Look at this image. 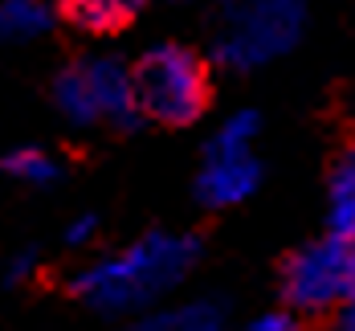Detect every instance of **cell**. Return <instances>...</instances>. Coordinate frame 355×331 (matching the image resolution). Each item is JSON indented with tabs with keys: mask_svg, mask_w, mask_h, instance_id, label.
Instances as JSON below:
<instances>
[{
	"mask_svg": "<svg viewBox=\"0 0 355 331\" xmlns=\"http://www.w3.org/2000/svg\"><path fill=\"white\" fill-rule=\"evenodd\" d=\"M327 229L355 241V139L331 164L327 180Z\"/></svg>",
	"mask_w": 355,
	"mask_h": 331,
	"instance_id": "cell-7",
	"label": "cell"
},
{
	"mask_svg": "<svg viewBox=\"0 0 355 331\" xmlns=\"http://www.w3.org/2000/svg\"><path fill=\"white\" fill-rule=\"evenodd\" d=\"M135 103L164 127L196 123L209 107V66L188 45H159L135 66Z\"/></svg>",
	"mask_w": 355,
	"mask_h": 331,
	"instance_id": "cell-3",
	"label": "cell"
},
{
	"mask_svg": "<svg viewBox=\"0 0 355 331\" xmlns=\"http://www.w3.org/2000/svg\"><path fill=\"white\" fill-rule=\"evenodd\" d=\"M335 331H355V287L347 294V303L335 311Z\"/></svg>",
	"mask_w": 355,
	"mask_h": 331,
	"instance_id": "cell-14",
	"label": "cell"
},
{
	"mask_svg": "<svg viewBox=\"0 0 355 331\" xmlns=\"http://www.w3.org/2000/svg\"><path fill=\"white\" fill-rule=\"evenodd\" d=\"M245 331H302V319H298L294 311H266V315H257Z\"/></svg>",
	"mask_w": 355,
	"mask_h": 331,
	"instance_id": "cell-12",
	"label": "cell"
},
{
	"mask_svg": "<svg viewBox=\"0 0 355 331\" xmlns=\"http://www.w3.org/2000/svg\"><path fill=\"white\" fill-rule=\"evenodd\" d=\"M196 257L200 241L188 233H143L127 250L90 262L73 278V291L98 315H139L168 291H176L184 274L196 266Z\"/></svg>",
	"mask_w": 355,
	"mask_h": 331,
	"instance_id": "cell-1",
	"label": "cell"
},
{
	"mask_svg": "<svg viewBox=\"0 0 355 331\" xmlns=\"http://www.w3.org/2000/svg\"><path fill=\"white\" fill-rule=\"evenodd\" d=\"M4 172L21 184H53L58 180V160L45 147H17L4 155Z\"/></svg>",
	"mask_w": 355,
	"mask_h": 331,
	"instance_id": "cell-11",
	"label": "cell"
},
{
	"mask_svg": "<svg viewBox=\"0 0 355 331\" xmlns=\"http://www.w3.org/2000/svg\"><path fill=\"white\" fill-rule=\"evenodd\" d=\"M261 135L257 110H233L216 123V131L205 144V168L196 176V196L205 209H233L257 192L261 164L253 155V144Z\"/></svg>",
	"mask_w": 355,
	"mask_h": 331,
	"instance_id": "cell-5",
	"label": "cell"
},
{
	"mask_svg": "<svg viewBox=\"0 0 355 331\" xmlns=\"http://www.w3.org/2000/svg\"><path fill=\"white\" fill-rule=\"evenodd\" d=\"M131 331H225V307L216 298H192L168 311L143 315Z\"/></svg>",
	"mask_w": 355,
	"mask_h": 331,
	"instance_id": "cell-8",
	"label": "cell"
},
{
	"mask_svg": "<svg viewBox=\"0 0 355 331\" xmlns=\"http://www.w3.org/2000/svg\"><path fill=\"white\" fill-rule=\"evenodd\" d=\"M53 8L49 0H0V41H37L49 33Z\"/></svg>",
	"mask_w": 355,
	"mask_h": 331,
	"instance_id": "cell-10",
	"label": "cell"
},
{
	"mask_svg": "<svg viewBox=\"0 0 355 331\" xmlns=\"http://www.w3.org/2000/svg\"><path fill=\"white\" fill-rule=\"evenodd\" d=\"M29 270H33V254H17L12 257V266H8V278L17 282V278H25Z\"/></svg>",
	"mask_w": 355,
	"mask_h": 331,
	"instance_id": "cell-15",
	"label": "cell"
},
{
	"mask_svg": "<svg viewBox=\"0 0 355 331\" xmlns=\"http://www.w3.org/2000/svg\"><path fill=\"white\" fill-rule=\"evenodd\" d=\"M355 287V241L327 233L282 266V298L294 315H335Z\"/></svg>",
	"mask_w": 355,
	"mask_h": 331,
	"instance_id": "cell-6",
	"label": "cell"
},
{
	"mask_svg": "<svg viewBox=\"0 0 355 331\" xmlns=\"http://www.w3.org/2000/svg\"><path fill=\"white\" fill-rule=\"evenodd\" d=\"M58 110L78 127H131L139 119L135 103V70H127L119 58L94 53L78 58L53 82Z\"/></svg>",
	"mask_w": 355,
	"mask_h": 331,
	"instance_id": "cell-4",
	"label": "cell"
},
{
	"mask_svg": "<svg viewBox=\"0 0 355 331\" xmlns=\"http://www.w3.org/2000/svg\"><path fill=\"white\" fill-rule=\"evenodd\" d=\"M151 0H66V12L86 33H119L127 29Z\"/></svg>",
	"mask_w": 355,
	"mask_h": 331,
	"instance_id": "cell-9",
	"label": "cell"
},
{
	"mask_svg": "<svg viewBox=\"0 0 355 331\" xmlns=\"http://www.w3.org/2000/svg\"><path fill=\"white\" fill-rule=\"evenodd\" d=\"M306 25L302 0H216L209 45L229 70H257L286 58Z\"/></svg>",
	"mask_w": 355,
	"mask_h": 331,
	"instance_id": "cell-2",
	"label": "cell"
},
{
	"mask_svg": "<svg viewBox=\"0 0 355 331\" xmlns=\"http://www.w3.org/2000/svg\"><path fill=\"white\" fill-rule=\"evenodd\" d=\"M94 233H98V221L90 217V213H86V217H73L70 225H66V241H70V246H86Z\"/></svg>",
	"mask_w": 355,
	"mask_h": 331,
	"instance_id": "cell-13",
	"label": "cell"
}]
</instances>
